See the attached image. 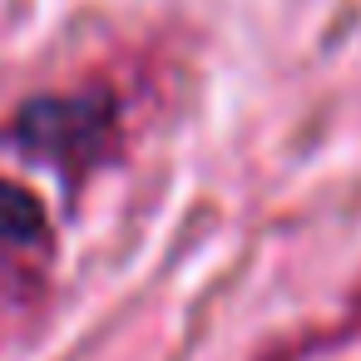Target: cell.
Instances as JSON below:
<instances>
[{
    "label": "cell",
    "instance_id": "cell-2",
    "mask_svg": "<svg viewBox=\"0 0 361 361\" xmlns=\"http://www.w3.org/2000/svg\"><path fill=\"white\" fill-rule=\"evenodd\" d=\"M40 233H45L40 198L16 178H0V243H35Z\"/></svg>",
    "mask_w": 361,
    "mask_h": 361
},
{
    "label": "cell",
    "instance_id": "cell-1",
    "mask_svg": "<svg viewBox=\"0 0 361 361\" xmlns=\"http://www.w3.org/2000/svg\"><path fill=\"white\" fill-rule=\"evenodd\" d=\"M114 134V99L109 94H45L16 114V144L30 159L85 169L109 149Z\"/></svg>",
    "mask_w": 361,
    "mask_h": 361
}]
</instances>
